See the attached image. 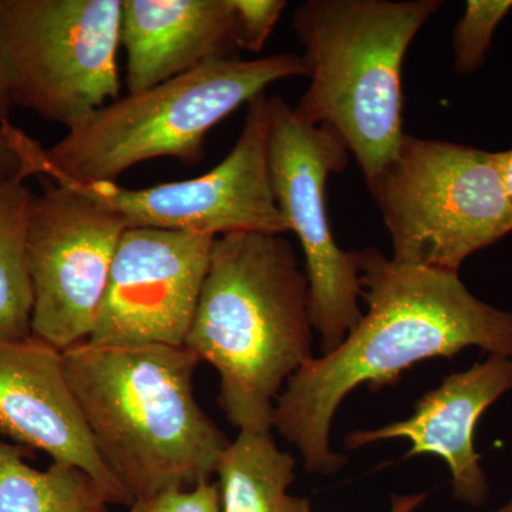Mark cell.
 Segmentation results:
<instances>
[{
    "instance_id": "1",
    "label": "cell",
    "mask_w": 512,
    "mask_h": 512,
    "mask_svg": "<svg viewBox=\"0 0 512 512\" xmlns=\"http://www.w3.org/2000/svg\"><path fill=\"white\" fill-rule=\"evenodd\" d=\"M357 265L366 315L338 349L288 380L272 416V429L298 447L312 473L345 466L330 448V427L356 387L380 389L416 363L467 348L512 357V312L480 301L458 272L399 264L375 248L357 251Z\"/></svg>"
},
{
    "instance_id": "2",
    "label": "cell",
    "mask_w": 512,
    "mask_h": 512,
    "mask_svg": "<svg viewBox=\"0 0 512 512\" xmlns=\"http://www.w3.org/2000/svg\"><path fill=\"white\" fill-rule=\"evenodd\" d=\"M198 357L185 346L63 350L94 447L133 500L211 481L229 440L195 399Z\"/></svg>"
},
{
    "instance_id": "3",
    "label": "cell",
    "mask_w": 512,
    "mask_h": 512,
    "mask_svg": "<svg viewBox=\"0 0 512 512\" xmlns=\"http://www.w3.org/2000/svg\"><path fill=\"white\" fill-rule=\"evenodd\" d=\"M309 285L285 234L214 239L184 346L220 375L218 403L239 431H271L276 399L312 356Z\"/></svg>"
},
{
    "instance_id": "4",
    "label": "cell",
    "mask_w": 512,
    "mask_h": 512,
    "mask_svg": "<svg viewBox=\"0 0 512 512\" xmlns=\"http://www.w3.org/2000/svg\"><path fill=\"white\" fill-rule=\"evenodd\" d=\"M306 76L302 56L278 53L261 59L222 57L138 93H127L42 147L10 124L9 143L29 178L64 177L76 183H116L130 168L170 157L200 163L208 133L271 84Z\"/></svg>"
},
{
    "instance_id": "5",
    "label": "cell",
    "mask_w": 512,
    "mask_h": 512,
    "mask_svg": "<svg viewBox=\"0 0 512 512\" xmlns=\"http://www.w3.org/2000/svg\"><path fill=\"white\" fill-rule=\"evenodd\" d=\"M440 0H308L292 26L308 90L295 107L328 127L370 183L396 156L403 131V62Z\"/></svg>"
},
{
    "instance_id": "6",
    "label": "cell",
    "mask_w": 512,
    "mask_h": 512,
    "mask_svg": "<svg viewBox=\"0 0 512 512\" xmlns=\"http://www.w3.org/2000/svg\"><path fill=\"white\" fill-rule=\"evenodd\" d=\"M367 187L399 264L458 272L512 231L500 153L404 134Z\"/></svg>"
},
{
    "instance_id": "7",
    "label": "cell",
    "mask_w": 512,
    "mask_h": 512,
    "mask_svg": "<svg viewBox=\"0 0 512 512\" xmlns=\"http://www.w3.org/2000/svg\"><path fill=\"white\" fill-rule=\"evenodd\" d=\"M123 0H0V64L13 106L67 130L119 99Z\"/></svg>"
},
{
    "instance_id": "8",
    "label": "cell",
    "mask_w": 512,
    "mask_h": 512,
    "mask_svg": "<svg viewBox=\"0 0 512 512\" xmlns=\"http://www.w3.org/2000/svg\"><path fill=\"white\" fill-rule=\"evenodd\" d=\"M268 161L276 205L305 258L312 328L323 355L342 345L363 318L357 251L333 237L325 190L329 175L345 170L349 150L328 127L313 126L281 96H269Z\"/></svg>"
},
{
    "instance_id": "9",
    "label": "cell",
    "mask_w": 512,
    "mask_h": 512,
    "mask_svg": "<svg viewBox=\"0 0 512 512\" xmlns=\"http://www.w3.org/2000/svg\"><path fill=\"white\" fill-rule=\"evenodd\" d=\"M269 96L259 94L247 104L237 143L220 164L191 180L126 188L117 183L80 184L53 177L114 212L127 228H154L191 234L232 232L288 234L272 190L269 174Z\"/></svg>"
},
{
    "instance_id": "10",
    "label": "cell",
    "mask_w": 512,
    "mask_h": 512,
    "mask_svg": "<svg viewBox=\"0 0 512 512\" xmlns=\"http://www.w3.org/2000/svg\"><path fill=\"white\" fill-rule=\"evenodd\" d=\"M126 229L114 212L69 185L33 195L28 221L33 336L62 352L89 340Z\"/></svg>"
},
{
    "instance_id": "11",
    "label": "cell",
    "mask_w": 512,
    "mask_h": 512,
    "mask_svg": "<svg viewBox=\"0 0 512 512\" xmlns=\"http://www.w3.org/2000/svg\"><path fill=\"white\" fill-rule=\"evenodd\" d=\"M211 235L127 228L89 342L184 346L210 265Z\"/></svg>"
},
{
    "instance_id": "12",
    "label": "cell",
    "mask_w": 512,
    "mask_h": 512,
    "mask_svg": "<svg viewBox=\"0 0 512 512\" xmlns=\"http://www.w3.org/2000/svg\"><path fill=\"white\" fill-rule=\"evenodd\" d=\"M0 436L43 451L53 463L79 468L109 504L133 505L94 447L64 372L62 350L36 336L0 339Z\"/></svg>"
},
{
    "instance_id": "13",
    "label": "cell",
    "mask_w": 512,
    "mask_h": 512,
    "mask_svg": "<svg viewBox=\"0 0 512 512\" xmlns=\"http://www.w3.org/2000/svg\"><path fill=\"white\" fill-rule=\"evenodd\" d=\"M510 390L512 357L490 355L470 369L447 376L417 402L409 419L350 433L346 447L356 450L377 441L406 439L412 443L407 457L443 458L451 471L454 498L481 507L490 497V485L474 448V431L485 410Z\"/></svg>"
},
{
    "instance_id": "14",
    "label": "cell",
    "mask_w": 512,
    "mask_h": 512,
    "mask_svg": "<svg viewBox=\"0 0 512 512\" xmlns=\"http://www.w3.org/2000/svg\"><path fill=\"white\" fill-rule=\"evenodd\" d=\"M120 46L128 93L143 92L229 56L235 46L229 0H123Z\"/></svg>"
},
{
    "instance_id": "15",
    "label": "cell",
    "mask_w": 512,
    "mask_h": 512,
    "mask_svg": "<svg viewBox=\"0 0 512 512\" xmlns=\"http://www.w3.org/2000/svg\"><path fill=\"white\" fill-rule=\"evenodd\" d=\"M295 466L271 431H239L217 468L222 512H315L308 498L289 494Z\"/></svg>"
},
{
    "instance_id": "16",
    "label": "cell",
    "mask_w": 512,
    "mask_h": 512,
    "mask_svg": "<svg viewBox=\"0 0 512 512\" xmlns=\"http://www.w3.org/2000/svg\"><path fill=\"white\" fill-rule=\"evenodd\" d=\"M25 447L0 436V512H99L109 501L79 468L52 463L37 470Z\"/></svg>"
},
{
    "instance_id": "17",
    "label": "cell",
    "mask_w": 512,
    "mask_h": 512,
    "mask_svg": "<svg viewBox=\"0 0 512 512\" xmlns=\"http://www.w3.org/2000/svg\"><path fill=\"white\" fill-rule=\"evenodd\" d=\"M33 195L23 178L0 180V339L32 335L28 221Z\"/></svg>"
},
{
    "instance_id": "18",
    "label": "cell",
    "mask_w": 512,
    "mask_h": 512,
    "mask_svg": "<svg viewBox=\"0 0 512 512\" xmlns=\"http://www.w3.org/2000/svg\"><path fill=\"white\" fill-rule=\"evenodd\" d=\"M512 9L511 0H470L454 30V63L460 74L476 72L484 62L498 23Z\"/></svg>"
},
{
    "instance_id": "19",
    "label": "cell",
    "mask_w": 512,
    "mask_h": 512,
    "mask_svg": "<svg viewBox=\"0 0 512 512\" xmlns=\"http://www.w3.org/2000/svg\"><path fill=\"white\" fill-rule=\"evenodd\" d=\"M234 20V42L239 49L264 50L288 2L285 0H229Z\"/></svg>"
},
{
    "instance_id": "20",
    "label": "cell",
    "mask_w": 512,
    "mask_h": 512,
    "mask_svg": "<svg viewBox=\"0 0 512 512\" xmlns=\"http://www.w3.org/2000/svg\"><path fill=\"white\" fill-rule=\"evenodd\" d=\"M130 512H222L220 484L205 481L188 490H170L134 501Z\"/></svg>"
},
{
    "instance_id": "21",
    "label": "cell",
    "mask_w": 512,
    "mask_h": 512,
    "mask_svg": "<svg viewBox=\"0 0 512 512\" xmlns=\"http://www.w3.org/2000/svg\"><path fill=\"white\" fill-rule=\"evenodd\" d=\"M12 106L8 86H6L5 76H3L2 64H0V180L23 178L20 175L19 158L9 143V111Z\"/></svg>"
},
{
    "instance_id": "22",
    "label": "cell",
    "mask_w": 512,
    "mask_h": 512,
    "mask_svg": "<svg viewBox=\"0 0 512 512\" xmlns=\"http://www.w3.org/2000/svg\"><path fill=\"white\" fill-rule=\"evenodd\" d=\"M426 495H403V497H393L392 511L390 512H412L423 503Z\"/></svg>"
},
{
    "instance_id": "23",
    "label": "cell",
    "mask_w": 512,
    "mask_h": 512,
    "mask_svg": "<svg viewBox=\"0 0 512 512\" xmlns=\"http://www.w3.org/2000/svg\"><path fill=\"white\" fill-rule=\"evenodd\" d=\"M501 170H503V178L505 188H507L508 198L512 205V150L500 153Z\"/></svg>"
},
{
    "instance_id": "24",
    "label": "cell",
    "mask_w": 512,
    "mask_h": 512,
    "mask_svg": "<svg viewBox=\"0 0 512 512\" xmlns=\"http://www.w3.org/2000/svg\"><path fill=\"white\" fill-rule=\"evenodd\" d=\"M493 512H512V498L510 501H508L507 504L503 505V507L498 508V510H495Z\"/></svg>"
},
{
    "instance_id": "25",
    "label": "cell",
    "mask_w": 512,
    "mask_h": 512,
    "mask_svg": "<svg viewBox=\"0 0 512 512\" xmlns=\"http://www.w3.org/2000/svg\"><path fill=\"white\" fill-rule=\"evenodd\" d=\"M99 512H109V510H107V508H104V510H101Z\"/></svg>"
}]
</instances>
